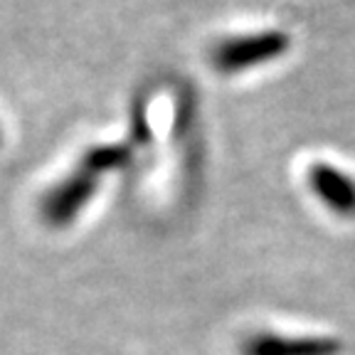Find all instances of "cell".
Returning <instances> with one entry per match:
<instances>
[{
  "mask_svg": "<svg viewBox=\"0 0 355 355\" xmlns=\"http://www.w3.org/2000/svg\"><path fill=\"white\" fill-rule=\"evenodd\" d=\"M340 350V340L326 336L254 333L242 343V355H338Z\"/></svg>",
  "mask_w": 355,
  "mask_h": 355,
  "instance_id": "obj_3",
  "label": "cell"
},
{
  "mask_svg": "<svg viewBox=\"0 0 355 355\" xmlns=\"http://www.w3.org/2000/svg\"><path fill=\"white\" fill-rule=\"evenodd\" d=\"M311 193L331 212L340 217H355V178L328 163H313L306 173Z\"/></svg>",
  "mask_w": 355,
  "mask_h": 355,
  "instance_id": "obj_4",
  "label": "cell"
},
{
  "mask_svg": "<svg viewBox=\"0 0 355 355\" xmlns=\"http://www.w3.org/2000/svg\"><path fill=\"white\" fill-rule=\"evenodd\" d=\"M99 178L94 173L84 171L82 166L74 173L57 183L50 193L44 195L40 202V215L50 227H67L79 217V212L89 205V200L94 198Z\"/></svg>",
  "mask_w": 355,
  "mask_h": 355,
  "instance_id": "obj_2",
  "label": "cell"
},
{
  "mask_svg": "<svg viewBox=\"0 0 355 355\" xmlns=\"http://www.w3.org/2000/svg\"><path fill=\"white\" fill-rule=\"evenodd\" d=\"M288 47H291V40H288L286 33H279V30L244 35V37H230L215 47L212 64L225 74L242 72V69H250V67L277 60L284 52H288Z\"/></svg>",
  "mask_w": 355,
  "mask_h": 355,
  "instance_id": "obj_1",
  "label": "cell"
},
{
  "mask_svg": "<svg viewBox=\"0 0 355 355\" xmlns=\"http://www.w3.org/2000/svg\"><path fill=\"white\" fill-rule=\"evenodd\" d=\"M128 161H131V148H128V146L109 144V146H94V148H89L79 166H82L84 171L94 173L96 178H101L104 173L126 166Z\"/></svg>",
  "mask_w": 355,
  "mask_h": 355,
  "instance_id": "obj_5",
  "label": "cell"
}]
</instances>
